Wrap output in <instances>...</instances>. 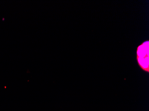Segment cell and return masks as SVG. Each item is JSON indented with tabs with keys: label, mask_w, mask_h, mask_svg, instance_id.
<instances>
[{
	"label": "cell",
	"mask_w": 149,
	"mask_h": 111,
	"mask_svg": "<svg viewBox=\"0 0 149 111\" xmlns=\"http://www.w3.org/2000/svg\"><path fill=\"white\" fill-rule=\"evenodd\" d=\"M141 50V51L139 50H138V56H139V58H138V61H139V64L141 66L142 68H143L145 70H148L149 68V61H147L148 60V58H146V56H148V54H146V52H148V50L147 51H144V46H141V47H139Z\"/></svg>",
	"instance_id": "1"
}]
</instances>
